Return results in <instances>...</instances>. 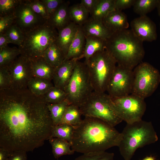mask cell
I'll use <instances>...</instances> for the list:
<instances>
[{
  "label": "cell",
  "instance_id": "6da1fadb",
  "mask_svg": "<svg viewBox=\"0 0 160 160\" xmlns=\"http://www.w3.org/2000/svg\"><path fill=\"white\" fill-rule=\"evenodd\" d=\"M53 124L43 96L28 88L0 90V147L33 151L52 137Z\"/></svg>",
  "mask_w": 160,
  "mask_h": 160
},
{
  "label": "cell",
  "instance_id": "7a4b0ae2",
  "mask_svg": "<svg viewBox=\"0 0 160 160\" xmlns=\"http://www.w3.org/2000/svg\"><path fill=\"white\" fill-rule=\"evenodd\" d=\"M71 142V149L83 154L105 151L118 147L122 138L121 133L99 119L85 116L81 123L74 126Z\"/></svg>",
  "mask_w": 160,
  "mask_h": 160
},
{
  "label": "cell",
  "instance_id": "3957f363",
  "mask_svg": "<svg viewBox=\"0 0 160 160\" xmlns=\"http://www.w3.org/2000/svg\"><path fill=\"white\" fill-rule=\"evenodd\" d=\"M143 43L127 29L112 33L106 41L105 49L118 65L133 70L144 57Z\"/></svg>",
  "mask_w": 160,
  "mask_h": 160
},
{
  "label": "cell",
  "instance_id": "277c9868",
  "mask_svg": "<svg viewBox=\"0 0 160 160\" xmlns=\"http://www.w3.org/2000/svg\"><path fill=\"white\" fill-rule=\"evenodd\" d=\"M118 146L125 160H130L137 149L156 142L158 137L152 123L142 120L127 124L121 132Z\"/></svg>",
  "mask_w": 160,
  "mask_h": 160
},
{
  "label": "cell",
  "instance_id": "5b68a950",
  "mask_svg": "<svg viewBox=\"0 0 160 160\" xmlns=\"http://www.w3.org/2000/svg\"><path fill=\"white\" fill-rule=\"evenodd\" d=\"M94 91L105 92L116 66V62L105 49L97 52L84 61Z\"/></svg>",
  "mask_w": 160,
  "mask_h": 160
},
{
  "label": "cell",
  "instance_id": "8992f818",
  "mask_svg": "<svg viewBox=\"0 0 160 160\" xmlns=\"http://www.w3.org/2000/svg\"><path fill=\"white\" fill-rule=\"evenodd\" d=\"M58 31L47 21L24 33L23 41L18 47L21 54L31 60L43 57L48 47L55 41Z\"/></svg>",
  "mask_w": 160,
  "mask_h": 160
},
{
  "label": "cell",
  "instance_id": "52a82bcc",
  "mask_svg": "<svg viewBox=\"0 0 160 160\" xmlns=\"http://www.w3.org/2000/svg\"><path fill=\"white\" fill-rule=\"evenodd\" d=\"M79 108L85 116L99 119L114 127L122 121L111 97L105 92L93 91Z\"/></svg>",
  "mask_w": 160,
  "mask_h": 160
},
{
  "label": "cell",
  "instance_id": "ba28073f",
  "mask_svg": "<svg viewBox=\"0 0 160 160\" xmlns=\"http://www.w3.org/2000/svg\"><path fill=\"white\" fill-rule=\"evenodd\" d=\"M65 91L69 105L79 107L94 91L84 62L78 60Z\"/></svg>",
  "mask_w": 160,
  "mask_h": 160
},
{
  "label": "cell",
  "instance_id": "9c48e42d",
  "mask_svg": "<svg viewBox=\"0 0 160 160\" xmlns=\"http://www.w3.org/2000/svg\"><path fill=\"white\" fill-rule=\"evenodd\" d=\"M131 94L144 99L151 95L160 83V73L149 63L142 62L133 70Z\"/></svg>",
  "mask_w": 160,
  "mask_h": 160
},
{
  "label": "cell",
  "instance_id": "30bf717a",
  "mask_svg": "<svg viewBox=\"0 0 160 160\" xmlns=\"http://www.w3.org/2000/svg\"><path fill=\"white\" fill-rule=\"evenodd\" d=\"M111 97L116 111L122 121L130 124L142 120L146 108L144 99L132 94Z\"/></svg>",
  "mask_w": 160,
  "mask_h": 160
},
{
  "label": "cell",
  "instance_id": "8fae6325",
  "mask_svg": "<svg viewBox=\"0 0 160 160\" xmlns=\"http://www.w3.org/2000/svg\"><path fill=\"white\" fill-rule=\"evenodd\" d=\"M5 67L10 78V88L16 89L27 88L29 81L34 76L30 59L21 54Z\"/></svg>",
  "mask_w": 160,
  "mask_h": 160
},
{
  "label": "cell",
  "instance_id": "7c38bea8",
  "mask_svg": "<svg viewBox=\"0 0 160 160\" xmlns=\"http://www.w3.org/2000/svg\"><path fill=\"white\" fill-rule=\"evenodd\" d=\"M133 81V70L117 65L109 81L106 91L112 97L131 94Z\"/></svg>",
  "mask_w": 160,
  "mask_h": 160
},
{
  "label": "cell",
  "instance_id": "4fadbf2b",
  "mask_svg": "<svg viewBox=\"0 0 160 160\" xmlns=\"http://www.w3.org/2000/svg\"><path fill=\"white\" fill-rule=\"evenodd\" d=\"M14 15L15 17V23L24 33L44 24L47 21L32 10L28 0H22Z\"/></svg>",
  "mask_w": 160,
  "mask_h": 160
},
{
  "label": "cell",
  "instance_id": "5bb4252c",
  "mask_svg": "<svg viewBox=\"0 0 160 160\" xmlns=\"http://www.w3.org/2000/svg\"><path fill=\"white\" fill-rule=\"evenodd\" d=\"M130 25L131 30L143 42H152L157 39L156 24L147 15L140 16L134 18Z\"/></svg>",
  "mask_w": 160,
  "mask_h": 160
},
{
  "label": "cell",
  "instance_id": "9a60e30c",
  "mask_svg": "<svg viewBox=\"0 0 160 160\" xmlns=\"http://www.w3.org/2000/svg\"><path fill=\"white\" fill-rule=\"evenodd\" d=\"M77 60L76 59L65 60L59 66L55 68L52 79L54 86L65 91Z\"/></svg>",
  "mask_w": 160,
  "mask_h": 160
},
{
  "label": "cell",
  "instance_id": "2e32d148",
  "mask_svg": "<svg viewBox=\"0 0 160 160\" xmlns=\"http://www.w3.org/2000/svg\"><path fill=\"white\" fill-rule=\"evenodd\" d=\"M102 21L112 33L127 29L129 26L126 15L122 11L115 9L109 12Z\"/></svg>",
  "mask_w": 160,
  "mask_h": 160
},
{
  "label": "cell",
  "instance_id": "e0dca14e",
  "mask_svg": "<svg viewBox=\"0 0 160 160\" xmlns=\"http://www.w3.org/2000/svg\"><path fill=\"white\" fill-rule=\"evenodd\" d=\"M79 26L71 22L65 27L57 31L55 42L63 52L65 57Z\"/></svg>",
  "mask_w": 160,
  "mask_h": 160
},
{
  "label": "cell",
  "instance_id": "ac0fdd59",
  "mask_svg": "<svg viewBox=\"0 0 160 160\" xmlns=\"http://www.w3.org/2000/svg\"><path fill=\"white\" fill-rule=\"evenodd\" d=\"M81 26L85 36H95L106 41L112 33L102 21L94 19L90 17Z\"/></svg>",
  "mask_w": 160,
  "mask_h": 160
},
{
  "label": "cell",
  "instance_id": "d6986e66",
  "mask_svg": "<svg viewBox=\"0 0 160 160\" xmlns=\"http://www.w3.org/2000/svg\"><path fill=\"white\" fill-rule=\"evenodd\" d=\"M69 2L64 1L49 17L47 22L57 31L71 22L69 13Z\"/></svg>",
  "mask_w": 160,
  "mask_h": 160
},
{
  "label": "cell",
  "instance_id": "ffe728a7",
  "mask_svg": "<svg viewBox=\"0 0 160 160\" xmlns=\"http://www.w3.org/2000/svg\"><path fill=\"white\" fill-rule=\"evenodd\" d=\"M85 44V36L81 27L80 26L69 48L64 61L71 59L79 60L83 58Z\"/></svg>",
  "mask_w": 160,
  "mask_h": 160
},
{
  "label": "cell",
  "instance_id": "44dd1931",
  "mask_svg": "<svg viewBox=\"0 0 160 160\" xmlns=\"http://www.w3.org/2000/svg\"><path fill=\"white\" fill-rule=\"evenodd\" d=\"M34 76L52 81L55 70L43 57L31 60Z\"/></svg>",
  "mask_w": 160,
  "mask_h": 160
},
{
  "label": "cell",
  "instance_id": "7402d4cb",
  "mask_svg": "<svg viewBox=\"0 0 160 160\" xmlns=\"http://www.w3.org/2000/svg\"><path fill=\"white\" fill-rule=\"evenodd\" d=\"M43 57L47 63L56 68L64 62L65 56L55 41L47 49Z\"/></svg>",
  "mask_w": 160,
  "mask_h": 160
},
{
  "label": "cell",
  "instance_id": "603a6c76",
  "mask_svg": "<svg viewBox=\"0 0 160 160\" xmlns=\"http://www.w3.org/2000/svg\"><path fill=\"white\" fill-rule=\"evenodd\" d=\"M86 44L83 58L87 60L96 53L105 49L106 40L92 36H85Z\"/></svg>",
  "mask_w": 160,
  "mask_h": 160
},
{
  "label": "cell",
  "instance_id": "cb8c5ba5",
  "mask_svg": "<svg viewBox=\"0 0 160 160\" xmlns=\"http://www.w3.org/2000/svg\"><path fill=\"white\" fill-rule=\"evenodd\" d=\"M54 86L52 81L33 76L29 81L27 88L35 95L41 96Z\"/></svg>",
  "mask_w": 160,
  "mask_h": 160
},
{
  "label": "cell",
  "instance_id": "d4e9b609",
  "mask_svg": "<svg viewBox=\"0 0 160 160\" xmlns=\"http://www.w3.org/2000/svg\"><path fill=\"white\" fill-rule=\"evenodd\" d=\"M49 140L55 159L65 155H72L75 152L71 149V143L66 140L53 137H51Z\"/></svg>",
  "mask_w": 160,
  "mask_h": 160
},
{
  "label": "cell",
  "instance_id": "484cf974",
  "mask_svg": "<svg viewBox=\"0 0 160 160\" xmlns=\"http://www.w3.org/2000/svg\"><path fill=\"white\" fill-rule=\"evenodd\" d=\"M69 13L71 22L80 26H82L89 17V13L80 3L70 6Z\"/></svg>",
  "mask_w": 160,
  "mask_h": 160
},
{
  "label": "cell",
  "instance_id": "4316f807",
  "mask_svg": "<svg viewBox=\"0 0 160 160\" xmlns=\"http://www.w3.org/2000/svg\"><path fill=\"white\" fill-rule=\"evenodd\" d=\"M114 9V0H99L90 13V17L94 19L102 21L109 12Z\"/></svg>",
  "mask_w": 160,
  "mask_h": 160
},
{
  "label": "cell",
  "instance_id": "83f0119b",
  "mask_svg": "<svg viewBox=\"0 0 160 160\" xmlns=\"http://www.w3.org/2000/svg\"><path fill=\"white\" fill-rule=\"evenodd\" d=\"M81 115L79 107L69 105L66 108L60 124H67L73 126H77L82 121L81 119Z\"/></svg>",
  "mask_w": 160,
  "mask_h": 160
},
{
  "label": "cell",
  "instance_id": "f1b7e54d",
  "mask_svg": "<svg viewBox=\"0 0 160 160\" xmlns=\"http://www.w3.org/2000/svg\"><path fill=\"white\" fill-rule=\"evenodd\" d=\"M69 105L65 99L56 103H48V107L53 126L60 124L67 106Z\"/></svg>",
  "mask_w": 160,
  "mask_h": 160
},
{
  "label": "cell",
  "instance_id": "f546056e",
  "mask_svg": "<svg viewBox=\"0 0 160 160\" xmlns=\"http://www.w3.org/2000/svg\"><path fill=\"white\" fill-rule=\"evenodd\" d=\"M74 126L65 124L53 126L52 137L66 140L71 143L73 135Z\"/></svg>",
  "mask_w": 160,
  "mask_h": 160
},
{
  "label": "cell",
  "instance_id": "4dcf8cb0",
  "mask_svg": "<svg viewBox=\"0 0 160 160\" xmlns=\"http://www.w3.org/2000/svg\"><path fill=\"white\" fill-rule=\"evenodd\" d=\"M21 54V51L19 47L7 46L0 49V67L7 66Z\"/></svg>",
  "mask_w": 160,
  "mask_h": 160
},
{
  "label": "cell",
  "instance_id": "1f68e13d",
  "mask_svg": "<svg viewBox=\"0 0 160 160\" xmlns=\"http://www.w3.org/2000/svg\"><path fill=\"white\" fill-rule=\"evenodd\" d=\"M159 0H135L133 6L135 13L140 16L146 15L157 7Z\"/></svg>",
  "mask_w": 160,
  "mask_h": 160
},
{
  "label": "cell",
  "instance_id": "d6a6232c",
  "mask_svg": "<svg viewBox=\"0 0 160 160\" xmlns=\"http://www.w3.org/2000/svg\"><path fill=\"white\" fill-rule=\"evenodd\" d=\"M43 96L47 103L54 104L65 100L66 95L64 90L54 86Z\"/></svg>",
  "mask_w": 160,
  "mask_h": 160
},
{
  "label": "cell",
  "instance_id": "836d02e7",
  "mask_svg": "<svg viewBox=\"0 0 160 160\" xmlns=\"http://www.w3.org/2000/svg\"><path fill=\"white\" fill-rule=\"evenodd\" d=\"M12 43L16 44L20 47L24 39V33L15 24L12 25L4 33Z\"/></svg>",
  "mask_w": 160,
  "mask_h": 160
},
{
  "label": "cell",
  "instance_id": "e575fe53",
  "mask_svg": "<svg viewBox=\"0 0 160 160\" xmlns=\"http://www.w3.org/2000/svg\"><path fill=\"white\" fill-rule=\"evenodd\" d=\"M21 0H0V16L14 14Z\"/></svg>",
  "mask_w": 160,
  "mask_h": 160
},
{
  "label": "cell",
  "instance_id": "d590c367",
  "mask_svg": "<svg viewBox=\"0 0 160 160\" xmlns=\"http://www.w3.org/2000/svg\"><path fill=\"white\" fill-rule=\"evenodd\" d=\"M114 154L106 151L84 153L74 160H113Z\"/></svg>",
  "mask_w": 160,
  "mask_h": 160
},
{
  "label": "cell",
  "instance_id": "8d00e7d4",
  "mask_svg": "<svg viewBox=\"0 0 160 160\" xmlns=\"http://www.w3.org/2000/svg\"><path fill=\"white\" fill-rule=\"evenodd\" d=\"M28 2L31 8L35 13L48 20L49 16L46 7L41 0H28Z\"/></svg>",
  "mask_w": 160,
  "mask_h": 160
},
{
  "label": "cell",
  "instance_id": "74e56055",
  "mask_svg": "<svg viewBox=\"0 0 160 160\" xmlns=\"http://www.w3.org/2000/svg\"><path fill=\"white\" fill-rule=\"evenodd\" d=\"M9 76L6 67H0V90L10 87Z\"/></svg>",
  "mask_w": 160,
  "mask_h": 160
},
{
  "label": "cell",
  "instance_id": "f35d334b",
  "mask_svg": "<svg viewBox=\"0 0 160 160\" xmlns=\"http://www.w3.org/2000/svg\"><path fill=\"white\" fill-rule=\"evenodd\" d=\"M15 18L14 14L0 16V33H4L12 25L15 23Z\"/></svg>",
  "mask_w": 160,
  "mask_h": 160
},
{
  "label": "cell",
  "instance_id": "ab89813d",
  "mask_svg": "<svg viewBox=\"0 0 160 160\" xmlns=\"http://www.w3.org/2000/svg\"><path fill=\"white\" fill-rule=\"evenodd\" d=\"M44 4L49 17L65 1L62 0H41Z\"/></svg>",
  "mask_w": 160,
  "mask_h": 160
},
{
  "label": "cell",
  "instance_id": "60d3db41",
  "mask_svg": "<svg viewBox=\"0 0 160 160\" xmlns=\"http://www.w3.org/2000/svg\"><path fill=\"white\" fill-rule=\"evenodd\" d=\"M135 0H114L115 9L121 11L133 6Z\"/></svg>",
  "mask_w": 160,
  "mask_h": 160
},
{
  "label": "cell",
  "instance_id": "b9f144b4",
  "mask_svg": "<svg viewBox=\"0 0 160 160\" xmlns=\"http://www.w3.org/2000/svg\"><path fill=\"white\" fill-rule=\"evenodd\" d=\"M26 153L21 151L11 152L8 160H27Z\"/></svg>",
  "mask_w": 160,
  "mask_h": 160
},
{
  "label": "cell",
  "instance_id": "7bdbcfd3",
  "mask_svg": "<svg viewBox=\"0 0 160 160\" xmlns=\"http://www.w3.org/2000/svg\"><path fill=\"white\" fill-rule=\"evenodd\" d=\"M99 1V0H81L80 3L90 14L97 4Z\"/></svg>",
  "mask_w": 160,
  "mask_h": 160
},
{
  "label": "cell",
  "instance_id": "ee69618b",
  "mask_svg": "<svg viewBox=\"0 0 160 160\" xmlns=\"http://www.w3.org/2000/svg\"><path fill=\"white\" fill-rule=\"evenodd\" d=\"M9 43H12L6 35L4 33H0V49L7 47Z\"/></svg>",
  "mask_w": 160,
  "mask_h": 160
},
{
  "label": "cell",
  "instance_id": "f6af8a7d",
  "mask_svg": "<svg viewBox=\"0 0 160 160\" xmlns=\"http://www.w3.org/2000/svg\"><path fill=\"white\" fill-rule=\"evenodd\" d=\"M10 153L7 150L0 147V160H8Z\"/></svg>",
  "mask_w": 160,
  "mask_h": 160
},
{
  "label": "cell",
  "instance_id": "bcb514c9",
  "mask_svg": "<svg viewBox=\"0 0 160 160\" xmlns=\"http://www.w3.org/2000/svg\"><path fill=\"white\" fill-rule=\"evenodd\" d=\"M156 8H157L158 14L160 17V0H159Z\"/></svg>",
  "mask_w": 160,
  "mask_h": 160
},
{
  "label": "cell",
  "instance_id": "7dc6e473",
  "mask_svg": "<svg viewBox=\"0 0 160 160\" xmlns=\"http://www.w3.org/2000/svg\"><path fill=\"white\" fill-rule=\"evenodd\" d=\"M142 160H155V159L154 157L150 156L146 157Z\"/></svg>",
  "mask_w": 160,
  "mask_h": 160
},
{
  "label": "cell",
  "instance_id": "c3c4849f",
  "mask_svg": "<svg viewBox=\"0 0 160 160\" xmlns=\"http://www.w3.org/2000/svg\"></svg>",
  "mask_w": 160,
  "mask_h": 160
},
{
  "label": "cell",
  "instance_id": "681fc988",
  "mask_svg": "<svg viewBox=\"0 0 160 160\" xmlns=\"http://www.w3.org/2000/svg\"></svg>",
  "mask_w": 160,
  "mask_h": 160
}]
</instances>
